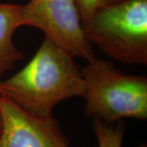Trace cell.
Wrapping results in <instances>:
<instances>
[{
    "mask_svg": "<svg viewBox=\"0 0 147 147\" xmlns=\"http://www.w3.org/2000/svg\"><path fill=\"white\" fill-rule=\"evenodd\" d=\"M84 91L82 71L74 57L47 37L27 65L0 81V95L28 113L43 118L53 116L59 103L82 96Z\"/></svg>",
    "mask_w": 147,
    "mask_h": 147,
    "instance_id": "6da1fadb",
    "label": "cell"
},
{
    "mask_svg": "<svg viewBox=\"0 0 147 147\" xmlns=\"http://www.w3.org/2000/svg\"><path fill=\"white\" fill-rule=\"evenodd\" d=\"M82 75L85 100L84 114L93 119L115 123L123 119L147 118V77L127 74L111 61L93 58Z\"/></svg>",
    "mask_w": 147,
    "mask_h": 147,
    "instance_id": "7a4b0ae2",
    "label": "cell"
},
{
    "mask_svg": "<svg viewBox=\"0 0 147 147\" xmlns=\"http://www.w3.org/2000/svg\"><path fill=\"white\" fill-rule=\"evenodd\" d=\"M83 29L90 44L111 59L147 65V0H126L100 8Z\"/></svg>",
    "mask_w": 147,
    "mask_h": 147,
    "instance_id": "3957f363",
    "label": "cell"
},
{
    "mask_svg": "<svg viewBox=\"0 0 147 147\" xmlns=\"http://www.w3.org/2000/svg\"><path fill=\"white\" fill-rule=\"evenodd\" d=\"M20 23L40 30L74 57L86 61L96 57L84 35L75 0H30L21 5Z\"/></svg>",
    "mask_w": 147,
    "mask_h": 147,
    "instance_id": "277c9868",
    "label": "cell"
},
{
    "mask_svg": "<svg viewBox=\"0 0 147 147\" xmlns=\"http://www.w3.org/2000/svg\"><path fill=\"white\" fill-rule=\"evenodd\" d=\"M0 147H69L57 120L33 115L0 95Z\"/></svg>",
    "mask_w": 147,
    "mask_h": 147,
    "instance_id": "5b68a950",
    "label": "cell"
},
{
    "mask_svg": "<svg viewBox=\"0 0 147 147\" xmlns=\"http://www.w3.org/2000/svg\"><path fill=\"white\" fill-rule=\"evenodd\" d=\"M21 7L20 4L0 3V77L13 69L16 64L25 57L13 42L15 32L21 27Z\"/></svg>",
    "mask_w": 147,
    "mask_h": 147,
    "instance_id": "8992f818",
    "label": "cell"
},
{
    "mask_svg": "<svg viewBox=\"0 0 147 147\" xmlns=\"http://www.w3.org/2000/svg\"><path fill=\"white\" fill-rule=\"evenodd\" d=\"M95 136L98 147H122L124 137V125L123 123H106L98 119L92 122ZM139 147H146V144H142Z\"/></svg>",
    "mask_w": 147,
    "mask_h": 147,
    "instance_id": "52a82bcc",
    "label": "cell"
},
{
    "mask_svg": "<svg viewBox=\"0 0 147 147\" xmlns=\"http://www.w3.org/2000/svg\"><path fill=\"white\" fill-rule=\"evenodd\" d=\"M126 0H75L82 25L88 21L96 11L105 7L117 4Z\"/></svg>",
    "mask_w": 147,
    "mask_h": 147,
    "instance_id": "ba28073f",
    "label": "cell"
},
{
    "mask_svg": "<svg viewBox=\"0 0 147 147\" xmlns=\"http://www.w3.org/2000/svg\"><path fill=\"white\" fill-rule=\"evenodd\" d=\"M2 126H3V120H2V114H1V110H0V135H1V131H2Z\"/></svg>",
    "mask_w": 147,
    "mask_h": 147,
    "instance_id": "9c48e42d",
    "label": "cell"
}]
</instances>
